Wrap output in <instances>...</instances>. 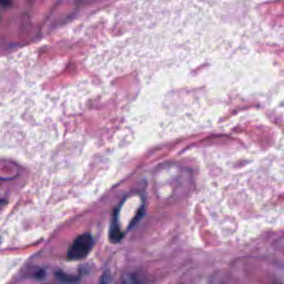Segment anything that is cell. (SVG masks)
I'll return each instance as SVG.
<instances>
[{"label": "cell", "mask_w": 284, "mask_h": 284, "mask_svg": "<svg viewBox=\"0 0 284 284\" xmlns=\"http://www.w3.org/2000/svg\"><path fill=\"white\" fill-rule=\"evenodd\" d=\"M94 247V239L89 234L79 235L74 239L68 252L69 260H81L90 254Z\"/></svg>", "instance_id": "obj_1"}, {"label": "cell", "mask_w": 284, "mask_h": 284, "mask_svg": "<svg viewBox=\"0 0 284 284\" xmlns=\"http://www.w3.org/2000/svg\"><path fill=\"white\" fill-rule=\"evenodd\" d=\"M122 232L119 228V224H118V220H117V217L113 218V222L111 224L110 232H109V237L110 240L113 242H119L121 240Z\"/></svg>", "instance_id": "obj_2"}]
</instances>
